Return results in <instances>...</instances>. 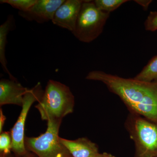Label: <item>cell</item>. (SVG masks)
Returning a JSON list of instances; mask_svg holds the SVG:
<instances>
[{"instance_id": "8", "label": "cell", "mask_w": 157, "mask_h": 157, "mask_svg": "<svg viewBox=\"0 0 157 157\" xmlns=\"http://www.w3.org/2000/svg\"><path fill=\"white\" fill-rule=\"evenodd\" d=\"M65 0H37L28 11H19L18 15L29 21L44 23L52 21L56 10Z\"/></svg>"}, {"instance_id": "6", "label": "cell", "mask_w": 157, "mask_h": 157, "mask_svg": "<svg viewBox=\"0 0 157 157\" xmlns=\"http://www.w3.org/2000/svg\"><path fill=\"white\" fill-rule=\"evenodd\" d=\"M44 93L41 82H39L33 88L28 89L24 97L21 112L11 131L12 137L11 151L18 156L22 157L27 154V150L25 144L24 134L27 116L32 104L36 101L39 102Z\"/></svg>"}, {"instance_id": "10", "label": "cell", "mask_w": 157, "mask_h": 157, "mask_svg": "<svg viewBox=\"0 0 157 157\" xmlns=\"http://www.w3.org/2000/svg\"><path fill=\"white\" fill-rule=\"evenodd\" d=\"M59 140L73 157H93L99 153L97 144L87 138L70 140L59 137Z\"/></svg>"}, {"instance_id": "15", "label": "cell", "mask_w": 157, "mask_h": 157, "mask_svg": "<svg viewBox=\"0 0 157 157\" xmlns=\"http://www.w3.org/2000/svg\"><path fill=\"white\" fill-rule=\"evenodd\" d=\"M12 148V137L11 132H3L0 135L1 157L10 154Z\"/></svg>"}, {"instance_id": "13", "label": "cell", "mask_w": 157, "mask_h": 157, "mask_svg": "<svg viewBox=\"0 0 157 157\" xmlns=\"http://www.w3.org/2000/svg\"><path fill=\"white\" fill-rule=\"evenodd\" d=\"M96 7L104 12L110 13L115 11L128 0H95L94 1Z\"/></svg>"}, {"instance_id": "19", "label": "cell", "mask_w": 157, "mask_h": 157, "mask_svg": "<svg viewBox=\"0 0 157 157\" xmlns=\"http://www.w3.org/2000/svg\"><path fill=\"white\" fill-rule=\"evenodd\" d=\"M93 157H115L110 154L104 152L103 153H98Z\"/></svg>"}, {"instance_id": "4", "label": "cell", "mask_w": 157, "mask_h": 157, "mask_svg": "<svg viewBox=\"0 0 157 157\" xmlns=\"http://www.w3.org/2000/svg\"><path fill=\"white\" fill-rule=\"evenodd\" d=\"M109 14L99 10L94 1L84 0L72 34L82 42H93L102 33Z\"/></svg>"}, {"instance_id": "12", "label": "cell", "mask_w": 157, "mask_h": 157, "mask_svg": "<svg viewBox=\"0 0 157 157\" xmlns=\"http://www.w3.org/2000/svg\"><path fill=\"white\" fill-rule=\"evenodd\" d=\"M135 79L140 81L150 82L157 79V56L153 58L144 67L141 72L135 76Z\"/></svg>"}, {"instance_id": "2", "label": "cell", "mask_w": 157, "mask_h": 157, "mask_svg": "<svg viewBox=\"0 0 157 157\" xmlns=\"http://www.w3.org/2000/svg\"><path fill=\"white\" fill-rule=\"evenodd\" d=\"M74 105L75 98L70 88L50 79L36 108L42 120L62 121L66 116L73 113Z\"/></svg>"}, {"instance_id": "16", "label": "cell", "mask_w": 157, "mask_h": 157, "mask_svg": "<svg viewBox=\"0 0 157 157\" xmlns=\"http://www.w3.org/2000/svg\"><path fill=\"white\" fill-rule=\"evenodd\" d=\"M144 27L147 31L157 30V11L150 12L144 22Z\"/></svg>"}, {"instance_id": "9", "label": "cell", "mask_w": 157, "mask_h": 157, "mask_svg": "<svg viewBox=\"0 0 157 157\" xmlns=\"http://www.w3.org/2000/svg\"><path fill=\"white\" fill-rule=\"evenodd\" d=\"M27 90L16 78H2L0 81V105L14 104L22 107Z\"/></svg>"}, {"instance_id": "14", "label": "cell", "mask_w": 157, "mask_h": 157, "mask_svg": "<svg viewBox=\"0 0 157 157\" xmlns=\"http://www.w3.org/2000/svg\"><path fill=\"white\" fill-rule=\"evenodd\" d=\"M37 0H1V4H7L19 11H28L36 3Z\"/></svg>"}, {"instance_id": "1", "label": "cell", "mask_w": 157, "mask_h": 157, "mask_svg": "<svg viewBox=\"0 0 157 157\" xmlns=\"http://www.w3.org/2000/svg\"><path fill=\"white\" fill-rule=\"evenodd\" d=\"M86 78L103 82L121 98L131 112L157 124V79L146 82L101 71L90 72Z\"/></svg>"}, {"instance_id": "18", "label": "cell", "mask_w": 157, "mask_h": 157, "mask_svg": "<svg viewBox=\"0 0 157 157\" xmlns=\"http://www.w3.org/2000/svg\"><path fill=\"white\" fill-rule=\"evenodd\" d=\"M6 117L3 113L2 109H0V133L3 132V128L6 121Z\"/></svg>"}, {"instance_id": "5", "label": "cell", "mask_w": 157, "mask_h": 157, "mask_svg": "<svg viewBox=\"0 0 157 157\" xmlns=\"http://www.w3.org/2000/svg\"><path fill=\"white\" fill-rule=\"evenodd\" d=\"M62 121H47L46 132L37 137L25 138L28 150L38 157H73L60 142L59 131Z\"/></svg>"}, {"instance_id": "20", "label": "cell", "mask_w": 157, "mask_h": 157, "mask_svg": "<svg viewBox=\"0 0 157 157\" xmlns=\"http://www.w3.org/2000/svg\"><path fill=\"white\" fill-rule=\"evenodd\" d=\"M22 157H36L35 156H34L32 154H28L27 153V154L23 156Z\"/></svg>"}, {"instance_id": "11", "label": "cell", "mask_w": 157, "mask_h": 157, "mask_svg": "<svg viewBox=\"0 0 157 157\" xmlns=\"http://www.w3.org/2000/svg\"><path fill=\"white\" fill-rule=\"evenodd\" d=\"M14 20L13 15H9L5 22L0 26V63L5 72L8 73L10 78L15 79L11 75L7 67V61L6 56V48L7 42V36L14 27Z\"/></svg>"}, {"instance_id": "7", "label": "cell", "mask_w": 157, "mask_h": 157, "mask_svg": "<svg viewBox=\"0 0 157 157\" xmlns=\"http://www.w3.org/2000/svg\"><path fill=\"white\" fill-rule=\"evenodd\" d=\"M83 0H65L56 10L52 21L53 24L73 33Z\"/></svg>"}, {"instance_id": "17", "label": "cell", "mask_w": 157, "mask_h": 157, "mask_svg": "<svg viewBox=\"0 0 157 157\" xmlns=\"http://www.w3.org/2000/svg\"><path fill=\"white\" fill-rule=\"evenodd\" d=\"M135 2L138 4V5L142 6L144 9L147 10L148 9L150 4L151 2L152 1H150V0H135Z\"/></svg>"}, {"instance_id": "3", "label": "cell", "mask_w": 157, "mask_h": 157, "mask_svg": "<svg viewBox=\"0 0 157 157\" xmlns=\"http://www.w3.org/2000/svg\"><path fill=\"white\" fill-rule=\"evenodd\" d=\"M125 125L135 143V157H157V124L131 112Z\"/></svg>"}]
</instances>
